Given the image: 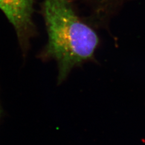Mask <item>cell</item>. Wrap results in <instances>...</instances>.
<instances>
[{
  "mask_svg": "<svg viewBox=\"0 0 145 145\" xmlns=\"http://www.w3.org/2000/svg\"><path fill=\"white\" fill-rule=\"evenodd\" d=\"M42 12L48 42L41 56L57 62L61 83L74 67L93 57L99 38L79 18L70 0H44Z\"/></svg>",
  "mask_w": 145,
  "mask_h": 145,
  "instance_id": "obj_1",
  "label": "cell"
},
{
  "mask_svg": "<svg viewBox=\"0 0 145 145\" xmlns=\"http://www.w3.org/2000/svg\"><path fill=\"white\" fill-rule=\"evenodd\" d=\"M35 0H0V9L13 25L23 52L35 34L32 20Z\"/></svg>",
  "mask_w": 145,
  "mask_h": 145,
  "instance_id": "obj_2",
  "label": "cell"
}]
</instances>
